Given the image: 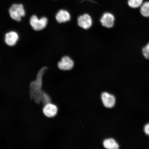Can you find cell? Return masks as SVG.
Returning a JSON list of instances; mask_svg holds the SVG:
<instances>
[{"mask_svg":"<svg viewBox=\"0 0 149 149\" xmlns=\"http://www.w3.org/2000/svg\"><path fill=\"white\" fill-rule=\"evenodd\" d=\"M103 146L104 148L108 149H117L119 148L118 143L112 139L105 140L103 142Z\"/></svg>","mask_w":149,"mask_h":149,"instance_id":"obj_10","label":"cell"},{"mask_svg":"<svg viewBox=\"0 0 149 149\" xmlns=\"http://www.w3.org/2000/svg\"><path fill=\"white\" fill-rule=\"evenodd\" d=\"M101 97L102 102L105 107L111 108L114 107L116 102V99L113 95L107 92H104L102 93Z\"/></svg>","mask_w":149,"mask_h":149,"instance_id":"obj_8","label":"cell"},{"mask_svg":"<svg viewBox=\"0 0 149 149\" xmlns=\"http://www.w3.org/2000/svg\"><path fill=\"white\" fill-rule=\"evenodd\" d=\"M144 131L145 134L149 136V122L144 126Z\"/></svg>","mask_w":149,"mask_h":149,"instance_id":"obj_14","label":"cell"},{"mask_svg":"<svg viewBox=\"0 0 149 149\" xmlns=\"http://www.w3.org/2000/svg\"><path fill=\"white\" fill-rule=\"evenodd\" d=\"M56 19L59 23H65L70 20V14L68 11L64 9H61L56 15Z\"/></svg>","mask_w":149,"mask_h":149,"instance_id":"obj_9","label":"cell"},{"mask_svg":"<svg viewBox=\"0 0 149 149\" xmlns=\"http://www.w3.org/2000/svg\"><path fill=\"white\" fill-rule=\"evenodd\" d=\"M100 21L103 26L108 28H112L114 25L115 17L110 13H106L103 15Z\"/></svg>","mask_w":149,"mask_h":149,"instance_id":"obj_7","label":"cell"},{"mask_svg":"<svg viewBox=\"0 0 149 149\" xmlns=\"http://www.w3.org/2000/svg\"><path fill=\"white\" fill-rule=\"evenodd\" d=\"M58 111L57 107L52 102L46 104L43 108V113L45 116L48 118H54L57 115Z\"/></svg>","mask_w":149,"mask_h":149,"instance_id":"obj_3","label":"cell"},{"mask_svg":"<svg viewBox=\"0 0 149 149\" xmlns=\"http://www.w3.org/2000/svg\"><path fill=\"white\" fill-rule=\"evenodd\" d=\"M29 23L34 31H40L46 27L48 23V19L45 17L38 18L36 15H33L30 19Z\"/></svg>","mask_w":149,"mask_h":149,"instance_id":"obj_2","label":"cell"},{"mask_svg":"<svg viewBox=\"0 0 149 149\" xmlns=\"http://www.w3.org/2000/svg\"><path fill=\"white\" fill-rule=\"evenodd\" d=\"M141 53L145 59L149 60V41L142 48Z\"/></svg>","mask_w":149,"mask_h":149,"instance_id":"obj_13","label":"cell"},{"mask_svg":"<svg viewBox=\"0 0 149 149\" xmlns=\"http://www.w3.org/2000/svg\"><path fill=\"white\" fill-rule=\"evenodd\" d=\"M143 3V0H128V4L132 8H140Z\"/></svg>","mask_w":149,"mask_h":149,"instance_id":"obj_12","label":"cell"},{"mask_svg":"<svg viewBox=\"0 0 149 149\" xmlns=\"http://www.w3.org/2000/svg\"><path fill=\"white\" fill-rule=\"evenodd\" d=\"M140 13L143 17L149 18V1H147L143 3L140 7Z\"/></svg>","mask_w":149,"mask_h":149,"instance_id":"obj_11","label":"cell"},{"mask_svg":"<svg viewBox=\"0 0 149 149\" xmlns=\"http://www.w3.org/2000/svg\"><path fill=\"white\" fill-rule=\"evenodd\" d=\"M58 66L61 70H68L73 68L74 62L69 57L65 56L58 63Z\"/></svg>","mask_w":149,"mask_h":149,"instance_id":"obj_6","label":"cell"},{"mask_svg":"<svg viewBox=\"0 0 149 149\" xmlns=\"http://www.w3.org/2000/svg\"><path fill=\"white\" fill-rule=\"evenodd\" d=\"M9 13L12 19L20 22L21 21L22 17L25 15L26 13L23 5L15 3L9 8Z\"/></svg>","mask_w":149,"mask_h":149,"instance_id":"obj_1","label":"cell"},{"mask_svg":"<svg viewBox=\"0 0 149 149\" xmlns=\"http://www.w3.org/2000/svg\"><path fill=\"white\" fill-rule=\"evenodd\" d=\"M78 24L79 26L85 29L90 28L92 24V18L88 14L80 16L78 18Z\"/></svg>","mask_w":149,"mask_h":149,"instance_id":"obj_5","label":"cell"},{"mask_svg":"<svg viewBox=\"0 0 149 149\" xmlns=\"http://www.w3.org/2000/svg\"><path fill=\"white\" fill-rule=\"evenodd\" d=\"M19 39L17 33L15 31L7 32L5 35L4 41L7 45L10 47L16 45Z\"/></svg>","mask_w":149,"mask_h":149,"instance_id":"obj_4","label":"cell"}]
</instances>
